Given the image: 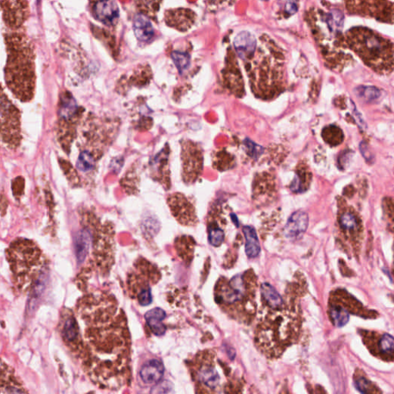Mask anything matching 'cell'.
I'll return each instance as SVG.
<instances>
[{"label": "cell", "instance_id": "6da1fadb", "mask_svg": "<svg viewBox=\"0 0 394 394\" xmlns=\"http://www.w3.org/2000/svg\"><path fill=\"white\" fill-rule=\"evenodd\" d=\"M78 338L71 350L97 388L118 391L131 376V337L126 315L106 291L85 294L74 310Z\"/></svg>", "mask_w": 394, "mask_h": 394}, {"label": "cell", "instance_id": "7a4b0ae2", "mask_svg": "<svg viewBox=\"0 0 394 394\" xmlns=\"http://www.w3.org/2000/svg\"><path fill=\"white\" fill-rule=\"evenodd\" d=\"M82 230L75 239V253L79 264H84L77 276V286L81 291L94 275L106 278L115 263V226L111 221L102 222L91 211L81 216Z\"/></svg>", "mask_w": 394, "mask_h": 394}, {"label": "cell", "instance_id": "3957f363", "mask_svg": "<svg viewBox=\"0 0 394 394\" xmlns=\"http://www.w3.org/2000/svg\"><path fill=\"white\" fill-rule=\"evenodd\" d=\"M298 298L288 295L278 307L261 308L256 326V348L269 360L280 358L297 343L303 326V311Z\"/></svg>", "mask_w": 394, "mask_h": 394}, {"label": "cell", "instance_id": "277c9868", "mask_svg": "<svg viewBox=\"0 0 394 394\" xmlns=\"http://www.w3.org/2000/svg\"><path fill=\"white\" fill-rule=\"evenodd\" d=\"M243 62L251 91L256 96L270 101L285 90L287 85L285 52L271 36L263 34L254 53Z\"/></svg>", "mask_w": 394, "mask_h": 394}, {"label": "cell", "instance_id": "5b68a950", "mask_svg": "<svg viewBox=\"0 0 394 394\" xmlns=\"http://www.w3.org/2000/svg\"><path fill=\"white\" fill-rule=\"evenodd\" d=\"M306 21L320 49L325 65L330 70L342 72L354 63L343 34L344 15L340 9L332 6L328 7L327 11L318 7L311 8L306 13Z\"/></svg>", "mask_w": 394, "mask_h": 394}, {"label": "cell", "instance_id": "8992f818", "mask_svg": "<svg viewBox=\"0 0 394 394\" xmlns=\"http://www.w3.org/2000/svg\"><path fill=\"white\" fill-rule=\"evenodd\" d=\"M5 81L9 91L22 103L31 102L36 91L35 51L31 39L21 28L5 35Z\"/></svg>", "mask_w": 394, "mask_h": 394}, {"label": "cell", "instance_id": "52a82bcc", "mask_svg": "<svg viewBox=\"0 0 394 394\" xmlns=\"http://www.w3.org/2000/svg\"><path fill=\"white\" fill-rule=\"evenodd\" d=\"M258 278L253 269L234 276L221 277L214 287V300L232 320L251 325L257 316Z\"/></svg>", "mask_w": 394, "mask_h": 394}, {"label": "cell", "instance_id": "ba28073f", "mask_svg": "<svg viewBox=\"0 0 394 394\" xmlns=\"http://www.w3.org/2000/svg\"><path fill=\"white\" fill-rule=\"evenodd\" d=\"M196 393H238L243 392L244 383L233 376L228 363L219 358L216 349L196 353L186 361Z\"/></svg>", "mask_w": 394, "mask_h": 394}, {"label": "cell", "instance_id": "9c48e42d", "mask_svg": "<svg viewBox=\"0 0 394 394\" xmlns=\"http://www.w3.org/2000/svg\"><path fill=\"white\" fill-rule=\"evenodd\" d=\"M345 38L348 48L371 70L380 75L392 74L393 45L389 39L363 26L351 28Z\"/></svg>", "mask_w": 394, "mask_h": 394}, {"label": "cell", "instance_id": "30bf717a", "mask_svg": "<svg viewBox=\"0 0 394 394\" xmlns=\"http://www.w3.org/2000/svg\"><path fill=\"white\" fill-rule=\"evenodd\" d=\"M6 255L15 288L23 293L29 292L42 275V251L33 241L19 238L9 246Z\"/></svg>", "mask_w": 394, "mask_h": 394}, {"label": "cell", "instance_id": "8fae6325", "mask_svg": "<svg viewBox=\"0 0 394 394\" xmlns=\"http://www.w3.org/2000/svg\"><path fill=\"white\" fill-rule=\"evenodd\" d=\"M162 278L158 266L140 257L127 273L126 292L129 297L142 307L149 306L153 301L152 288Z\"/></svg>", "mask_w": 394, "mask_h": 394}, {"label": "cell", "instance_id": "7c38bea8", "mask_svg": "<svg viewBox=\"0 0 394 394\" xmlns=\"http://www.w3.org/2000/svg\"><path fill=\"white\" fill-rule=\"evenodd\" d=\"M328 313L331 323L337 328L345 326L349 322L350 315L367 319L378 317L376 311L367 309L345 289H337L330 293Z\"/></svg>", "mask_w": 394, "mask_h": 394}, {"label": "cell", "instance_id": "4fadbf2b", "mask_svg": "<svg viewBox=\"0 0 394 394\" xmlns=\"http://www.w3.org/2000/svg\"><path fill=\"white\" fill-rule=\"evenodd\" d=\"M23 139L21 113L0 84V145L16 150Z\"/></svg>", "mask_w": 394, "mask_h": 394}, {"label": "cell", "instance_id": "5bb4252c", "mask_svg": "<svg viewBox=\"0 0 394 394\" xmlns=\"http://www.w3.org/2000/svg\"><path fill=\"white\" fill-rule=\"evenodd\" d=\"M338 223L342 239L351 246L353 253L357 257L364 238L363 223L359 213L345 202L340 206Z\"/></svg>", "mask_w": 394, "mask_h": 394}, {"label": "cell", "instance_id": "9a60e30c", "mask_svg": "<svg viewBox=\"0 0 394 394\" xmlns=\"http://www.w3.org/2000/svg\"><path fill=\"white\" fill-rule=\"evenodd\" d=\"M182 179L193 185L200 178L203 170V150L201 145L191 140L181 141Z\"/></svg>", "mask_w": 394, "mask_h": 394}, {"label": "cell", "instance_id": "2e32d148", "mask_svg": "<svg viewBox=\"0 0 394 394\" xmlns=\"http://www.w3.org/2000/svg\"><path fill=\"white\" fill-rule=\"evenodd\" d=\"M344 3L349 14L393 24V9L390 0H344Z\"/></svg>", "mask_w": 394, "mask_h": 394}, {"label": "cell", "instance_id": "e0dca14e", "mask_svg": "<svg viewBox=\"0 0 394 394\" xmlns=\"http://www.w3.org/2000/svg\"><path fill=\"white\" fill-rule=\"evenodd\" d=\"M363 343L373 356L385 362L393 361L394 341L388 333L359 330Z\"/></svg>", "mask_w": 394, "mask_h": 394}, {"label": "cell", "instance_id": "ac0fdd59", "mask_svg": "<svg viewBox=\"0 0 394 394\" xmlns=\"http://www.w3.org/2000/svg\"><path fill=\"white\" fill-rule=\"evenodd\" d=\"M167 204L177 222L183 226H195L198 223L194 201L181 193L167 197Z\"/></svg>", "mask_w": 394, "mask_h": 394}, {"label": "cell", "instance_id": "d6986e66", "mask_svg": "<svg viewBox=\"0 0 394 394\" xmlns=\"http://www.w3.org/2000/svg\"><path fill=\"white\" fill-rule=\"evenodd\" d=\"M3 21L9 29L23 27L29 16V0H0Z\"/></svg>", "mask_w": 394, "mask_h": 394}, {"label": "cell", "instance_id": "ffe728a7", "mask_svg": "<svg viewBox=\"0 0 394 394\" xmlns=\"http://www.w3.org/2000/svg\"><path fill=\"white\" fill-rule=\"evenodd\" d=\"M222 75L224 86L235 96L243 97L245 94L243 79L238 60L231 48L226 57Z\"/></svg>", "mask_w": 394, "mask_h": 394}, {"label": "cell", "instance_id": "44dd1931", "mask_svg": "<svg viewBox=\"0 0 394 394\" xmlns=\"http://www.w3.org/2000/svg\"><path fill=\"white\" fill-rule=\"evenodd\" d=\"M91 16L96 21L108 27L119 22L120 9L116 0H88Z\"/></svg>", "mask_w": 394, "mask_h": 394}, {"label": "cell", "instance_id": "7402d4cb", "mask_svg": "<svg viewBox=\"0 0 394 394\" xmlns=\"http://www.w3.org/2000/svg\"><path fill=\"white\" fill-rule=\"evenodd\" d=\"M170 154V146L166 143L163 149L156 155L150 163L152 178L161 183L166 191L171 190V187Z\"/></svg>", "mask_w": 394, "mask_h": 394}, {"label": "cell", "instance_id": "603a6c76", "mask_svg": "<svg viewBox=\"0 0 394 394\" xmlns=\"http://www.w3.org/2000/svg\"><path fill=\"white\" fill-rule=\"evenodd\" d=\"M197 16L191 9L179 7L166 9L164 22L167 26L176 31L186 33L194 26Z\"/></svg>", "mask_w": 394, "mask_h": 394}, {"label": "cell", "instance_id": "cb8c5ba5", "mask_svg": "<svg viewBox=\"0 0 394 394\" xmlns=\"http://www.w3.org/2000/svg\"><path fill=\"white\" fill-rule=\"evenodd\" d=\"M206 226H208L210 243L214 248H220L225 239L226 221L221 216L219 208L213 206L209 211Z\"/></svg>", "mask_w": 394, "mask_h": 394}, {"label": "cell", "instance_id": "d4e9b609", "mask_svg": "<svg viewBox=\"0 0 394 394\" xmlns=\"http://www.w3.org/2000/svg\"><path fill=\"white\" fill-rule=\"evenodd\" d=\"M28 393L14 369L0 359V393Z\"/></svg>", "mask_w": 394, "mask_h": 394}, {"label": "cell", "instance_id": "484cf974", "mask_svg": "<svg viewBox=\"0 0 394 394\" xmlns=\"http://www.w3.org/2000/svg\"><path fill=\"white\" fill-rule=\"evenodd\" d=\"M309 218L307 213L298 211L291 215L284 228V234L292 241L300 239L308 228Z\"/></svg>", "mask_w": 394, "mask_h": 394}, {"label": "cell", "instance_id": "4316f807", "mask_svg": "<svg viewBox=\"0 0 394 394\" xmlns=\"http://www.w3.org/2000/svg\"><path fill=\"white\" fill-rule=\"evenodd\" d=\"M163 374V363L157 359H153L144 363L140 370V378L146 385H153L159 383Z\"/></svg>", "mask_w": 394, "mask_h": 394}, {"label": "cell", "instance_id": "83f0119b", "mask_svg": "<svg viewBox=\"0 0 394 394\" xmlns=\"http://www.w3.org/2000/svg\"><path fill=\"white\" fill-rule=\"evenodd\" d=\"M257 39L249 32H242L235 38L234 48L236 54L245 61L251 56L257 47Z\"/></svg>", "mask_w": 394, "mask_h": 394}, {"label": "cell", "instance_id": "f1b7e54d", "mask_svg": "<svg viewBox=\"0 0 394 394\" xmlns=\"http://www.w3.org/2000/svg\"><path fill=\"white\" fill-rule=\"evenodd\" d=\"M133 29L135 35L141 43L151 42L154 36V29L150 21L145 15H137L133 21Z\"/></svg>", "mask_w": 394, "mask_h": 394}, {"label": "cell", "instance_id": "f546056e", "mask_svg": "<svg viewBox=\"0 0 394 394\" xmlns=\"http://www.w3.org/2000/svg\"><path fill=\"white\" fill-rule=\"evenodd\" d=\"M196 242L191 236L183 235L175 240L177 255L186 264H190L194 256Z\"/></svg>", "mask_w": 394, "mask_h": 394}, {"label": "cell", "instance_id": "4dcf8cb0", "mask_svg": "<svg viewBox=\"0 0 394 394\" xmlns=\"http://www.w3.org/2000/svg\"><path fill=\"white\" fill-rule=\"evenodd\" d=\"M166 317V312L161 308H154L145 314L146 324L156 336H161L166 332L163 323Z\"/></svg>", "mask_w": 394, "mask_h": 394}, {"label": "cell", "instance_id": "1f68e13d", "mask_svg": "<svg viewBox=\"0 0 394 394\" xmlns=\"http://www.w3.org/2000/svg\"><path fill=\"white\" fill-rule=\"evenodd\" d=\"M243 232L246 239L245 251L249 258H258L261 253V246L258 234L251 226H244Z\"/></svg>", "mask_w": 394, "mask_h": 394}, {"label": "cell", "instance_id": "d6a6232c", "mask_svg": "<svg viewBox=\"0 0 394 394\" xmlns=\"http://www.w3.org/2000/svg\"><path fill=\"white\" fill-rule=\"evenodd\" d=\"M353 383L357 390L362 393L375 394L382 393L376 384L370 381V379L368 378L366 373L361 369H357L355 373H354Z\"/></svg>", "mask_w": 394, "mask_h": 394}, {"label": "cell", "instance_id": "836d02e7", "mask_svg": "<svg viewBox=\"0 0 394 394\" xmlns=\"http://www.w3.org/2000/svg\"><path fill=\"white\" fill-rule=\"evenodd\" d=\"M295 179L293 181L291 189L293 192L302 193L306 191L310 186L312 176L309 170L305 169L303 166L296 173Z\"/></svg>", "mask_w": 394, "mask_h": 394}, {"label": "cell", "instance_id": "e575fe53", "mask_svg": "<svg viewBox=\"0 0 394 394\" xmlns=\"http://www.w3.org/2000/svg\"><path fill=\"white\" fill-rule=\"evenodd\" d=\"M325 143L331 146H338L344 141V134L339 126L330 125L325 127L322 132Z\"/></svg>", "mask_w": 394, "mask_h": 394}, {"label": "cell", "instance_id": "d590c367", "mask_svg": "<svg viewBox=\"0 0 394 394\" xmlns=\"http://www.w3.org/2000/svg\"><path fill=\"white\" fill-rule=\"evenodd\" d=\"M152 79V71L149 66L138 68L129 80L130 86L144 87L149 85Z\"/></svg>", "mask_w": 394, "mask_h": 394}, {"label": "cell", "instance_id": "8d00e7d4", "mask_svg": "<svg viewBox=\"0 0 394 394\" xmlns=\"http://www.w3.org/2000/svg\"><path fill=\"white\" fill-rule=\"evenodd\" d=\"M140 178L138 176L136 170L130 169L128 171L123 178L121 180V186L129 195H133L137 193L138 185H139Z\"/></svg>", "mask_w": 394, "mask_h": 394}, {"label": "cell", "instance_id": "74e56055", "mask_svg": "<svg viewBox=\"0 0 394 394\" xmlns=\"http://www.w3.org/2000/svg\"><path fill=\"white\" fill-rule=\"evenodd\" d=\"M213 167L220 171H228L231 168L233 158L231 154L225 151H220L215 153L213 158Z\"/></svg>", "mask_w": 394, "mask_h": 394}, {"label": "cell", "instance_id": "f35d334b", "mask_svg": "<svg viewBox=\"0 0 394 394\" xmlns=\"http://www.w3.org/2000/svg\"><path fill=\"white\" fill-rule=\"evenodd\" d=\"M63 171L67 177V179L74 186L81 185V178L79 176L76 171L74 168V166L70 162L62 160L61 161Z\"/></svg>", "mask_w": 394, "mask_h": 394}, {"label": "cell", "instance_id": "ab89813d", "mask_svg": "<svg viewBox=\"0 0 394 394\" xmlns=\"http://www.w3.org/2000/svg\"><path fill=\"white\" fill-rule=\"evenodd\" d=\"M173 60L181 74L184 72L190 65V56L188 54L183 52H174L172 54Z\"/></svg>", "mask_w": 394, "mask_h": 394}, {"label": "cell", "instance_id": "60d3db41", "mask_svg": "<svg viewBox=\"0 0 394 394\" xmlns=\"http://www.w3.org/2000/svg\"><path fill=\"white\" fill-rule=\"evenodd\" d=\"M359 95L368 98V101L376 100L380 95V91L376 87L361 86L358 89Z\"/></svg>", "mask_w": 394, "mask_h": 394}, {"label": "cell", "instance_id": "b9f144b4", "mask_svg": "<svg viewBox=\"0 0 394 394\" xmlns=\"http://www.w3.org/2000/svg\"><path fill=\"white\" fill-rule=\"evenodd\" d=\"M236 0H206L210 11H218L226 6H231Z\"/></svg>", "mask_w": 394, "mask_h": 394}, {"label": "cell", "instance_id": "7bdbcfd3", "mask_svg": "<svg viewBox=\"0 0 394 394\" xmlns=\"http://www.w3.org/2000/svg\"><path fill=\"white\" fill-rule=\"evenodd\" d=\"M298 9V0H286L284 3V11L286 16H291Z\"/></svg>", "mask_w": 394, "mask_h": 394}]
</instances>
